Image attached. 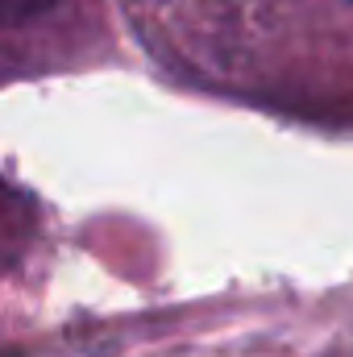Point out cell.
<instances>
[{
  "mask_svg": "<svg viewBox=\"0 0 353 357\" xmlns=\"http://www.w3.org/2000/svg\"><path fill=\"white\" fill-rule=\"evenodd\" d=\"M54 0H0V25H17V21H29L38 13H46Z\"/></svg>",
  "mask_w": 353,
  "mask_h": 357,
  "instance_id": "6da1fadb",
  "label": "cell"
}]
</instances>
